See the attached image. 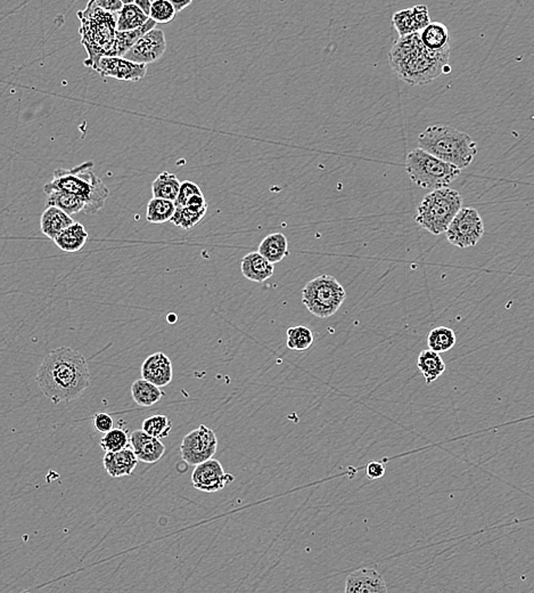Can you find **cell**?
<instances>
[{"label":"cell","mask_w":534,"mask_h":593,"mask_svg":"<svg viewBox=\"0 0 534 593\" xmlns=\"http://www.w3.org/2000/svg\"><path fill=\"white\" fill-rule=\"evenodd\" d=\"M36 380L43 395L57 405L81 396L89 387L90 371L82 354L59 347L45 356Z\"/></svg>","instance_id":"6da1fadb"},{"label":"cell","mask_w":534,"mask_h":593,"mask_svg":"<svg viewBox=\"0 0 534 593\" xmlns=\"http://www.w3.org/2000/svg\"><path fill=\"white\" fill-rule=\"evenodd\" d=\"M450 55L428 52L419 39V34L399 37L391 50V68L396 77L412 86H421L435 81L449 64Z\"/></svg>","instance_id":"7a4b0ae2"},{"label":"cell","mask_w":534,"mask_h":593,"mask_svg":"<svg viewBox=\"0 0 534 593\" xmlns=\"http://www.w3.org/2000/svg\"><path fill=\"white\" fill-rule=\"evenodd\" d=\"M59 190L79 197L85 202L83 211L95 215L105 207L110 191L94 172V162L87 161L72 169H56L52 181L43 186V191Z\"/></svg>","instance_id":"3957f363"},{"label":"cell","mask_w":534,"mask_h":593,"mask_svg":"<svg viewBox=\"0 0 534 593\" xmlns=\"http://www.w3.org/2000/svg\"><path fill=\"white\" fill-rule=\"evenodd\" d=\"M419 148L440 160L465 169L479 152L477 145L466 132L450 126L427 127L418 136Z\"/></svg>","instance_id":"277c9868"},{"label":"cell","mask_w":534,"mask_h":593,"mask_svg":"<svg viewBox=\"0 0 534 593\" xmlns=\"http://www.w3.org/2000/svg\"><path fill=\"white\" fill-rule=\"evenodd\" d=\"M117 14L101 10L95 0H89L86 8L78 12L81 43L88 55L83 64L92 70L101 56L110 54L117 32Z\"/></svg>","instance_id":"5b68a950"},{"label":"cell","mask_w":534,"mask_h":593,"mask_svg":"<svg viewBox=\"0 0 534 593\" xmlns=\"http://www.w3.org/2000/svg\"><path fill=\"white\" fill-rule=\"evenodd\" d=\"M463 208V197L452 188L433 190L424 197L414 221L433 235L445 233L454 216Z\"/></svg>","instance_id":"8992f818"},{"label":"cell","mask_w":534,"mask_h":593,"mask_svg":"<svg viewBox=\"0 0 534 593\" xmlns=\"http://www.w3.org/2000/svg\"><path fill=\"white\" fill-rule=\"evenodd\" d=\"M409 179L419 188L438 190L448 188L461 175V169L440 160L421 148H414L405 158Z\"/></svg>","instance_id":"52a82bcc"},{"label":"cell","mask_w":534,"mask_h":593,"mask_svg":"<svg viewBox=\"0 0 534 593\" xmlns=\"http://www.w3.org/2000/svg\"><path fill=\"white\" fill-rule=\"evenodd\" d=\"M347 298L341 283L331 275H319L302 290V302L315 316L327 319L340 309Z\"/></svg>","instance_id":"ba28073f"},{"label":"cell","mask_w":534,"mask_h":593,"mask_svg":"<svg viewBox=\"0 0 534 593\" xmlns=\"http://www.w3.org/2000/svg\"><path fill=\"white\" fill-rule=\"evenodd\" d=\"M445 233L452 246L461 249L473 248L484 235L482 217L474 208H461Z\"/></svg>","instance_id":"9c48e42d"},{"label":"cell","mask_w":534,"mask_h":593,"mask_svg":"<svg viewBox=\"0 0 534 593\" xmlns=\"http://www.w3.org/2000/svg\"><path fill=\"white\" fill-rule=\"evenodd\" d=\"M218 449V438L215 431L201 424L200 427L188 433L180 445L182 458L188 466H197L212 459Z\"/></svg>","instance_id":"30bf717a"},{"label":"cell","mask_w":534,"mask_h":593,"mask_svg":"<svg viewBox=\"0 0 534 593\" xmlns=\"http://www.w3.org/2000/svg\"><path fill=\"white\" fill-rule=\"evenodd\" d=\"M233 480L235 477L226 473L222 464L215 459L197 464L192 473V484L197 491L203 493L219 492Z\"/></svg>","instance_id":"8fae6325"},{"label":"cell","mask_w":534,"mask_h":593,"mask_svg":"<svg viewBox=\"0 0 534 593\" xmlns=\"http://www.w3.org/2000/svg\"><path fill=\"white\" fill-rule=\"evenodd\" d=\"M166 50V34L160 29L153 28L143 34L123 57L138 64L147 65L160 60Z\"/></svg>","instance_id":"7c38bea8"},{"label":"cell","mask_w":534,"mask_h":593,"mask_svg":"<svg viewBox=\"0 0 534 593\" xmlns=\"http://www.w3.org/2000/svg\"><path fill=\"white\" fill-rule=\"evenodd\" d=\"M95 71L99 72L101 77L135 83L145 77L147 65L138 64L117 56H101L97 62Z\"/></svg>","instance_id":"4fadbf2b"},{"label":"cell","mask_w":534,"mask_h":593,"mask_svg":"<svg viewBox=\"0 0 534 593\" xmlns=\"http://www.w3.org/2000/svg\"><path fill=\"white\" fill-rule=\"evenodd\" d=\"M345 593H385L387 583L377 571L373 568H360L351 573L345 581Z\"/></svg>","instance_id":"5bb4252c"},{"label":"cell","mask_w":534,"mask_h":593,"mask_svg":"<svg viewBox=\"0 0 534 593\" xmlns=\"http://www.w3.org/2000/svg\"><path fill=\"white\" fill-rule=\"evenodd\" d=\"M141 377L157 387H166L173 378V368L169 357L160 351L152 354L141 365Z\"/></svg>","instance_id":"9a60e30c"},{"label":"cell","mask_w":534,"mask_h":593,"mask_svg":"<svg viewBox=\"0 0 534 593\" xmlns=\"http://www.w3.org/2000/svg\"><path fill=\"white\" fill-rule=\"evenodd\" d=\"M129 442L137 460L144 463H155L166 454V446L161 440L150 436L144 431H134Z\"/></svg>","instance_id":"2e32d148"},{"label":"cell","mask_w":534,"mask_h":593,"mask_svg":"<svg viewBox=\"0 0 534 593\" xmlns=\"http://www.w3.org/2000/svg\"><path fill=\"white\" fill-rule=\"evenodd\" d=\"M418 34L428 52L439 55H450V36L447 25L441 22H431Z\"/></svg>","instance_id":"e0dca14e"},{"label":"cell","mask_w":534,"mask_h":593,"mask_svg":"<svg viewBox=\"0 0 534 593\" xmlns=\"http://www.w3.org/2000/svg\"><path fill=\"white\" fill-rule=\"evenodd\" d=\"M105 470L112 478L131 476L135 471L138 460L131 449H120L115 452H106L103 458Z\"/></svg>","instance_id":"ac0fdd59"},{"label":"cell","mask_w":534,"mask_h":593,"mask_svg":"<svg viewBox=\"0 0 534 593\" xmlns=\"http://www.w3.org/2000/svg\"><path fill=\"white\" fill-rule=\"evenodd\" d=\"M240 271L247 280L255 283H262L273 277L275 266L258 251L250 252L243 257L240 262Z\"/></svg>","instance_id":"d6986e66"},{"label":"cell","mask_w":534,"mask_h":593,"mask_svg":"<svg viewBox=\"0 0 534 593\" xmlns=\"http://www.w3.org/2000/svg\"><path fill=\"white\" fill-rule=\"evenodd\" d=\"M72 216L65 214L56 207H47L41 218V228L43 235L54 241L63 230L73 224Z\"/></svg>","instance_id":"ffe728a7"},{"label":"cell","mask_w":534,"mask_h":593,"mask_svg":"<svg viewBox=\"0 0 534 593\" xmlns=\"http://www.w3.org/2000/svg\"><path fill=\"white\" fill-rule=\"evenodd\" d=\"M87 241H88V233L86 228L82 224L75 221L63 230L54 239L56 246H59L62 251L70 252V253L80 251Z\"/></svg>","instance_id":"44dd1931"},{"label":"cell","mask_w":534,"mask_h":593,"mask_svg":"<svg viewBox=\"0 0 534 593\" xmlns=\"http://www.w3.org/2000/svg\"><path fill=\"white\" fill-rule=\"evenodd\" d=\"M258 252L271 264L282 262L289 255L287 237L282 233L269 234L260 243Z\"/></svg>","instance_id":"7402d4cb"},{"label":"cell","mask_w":534,"mask_h":593,"mask_svg":"<svg viewBox=\"0 0 534 593\" xmlns=\"http://www.w3.org/2000/svg\"><path fill=\"white\" fill-rule=\"evenodd\" d=\"M155 22L152 19H148V21L144 25H141L140 28L135 29L130 31H117L115 32V38L114 43L112 45L111 50L108 56H117V57H123L126 54L127 50H130V47L138 41L139 38L143 34H146L147 31L155 28Z\"/></svg>","instance_id":"603a6c76"},{"label":"cell","mask_w":534,"mask_h":593,"mask_svg":"<svg viewBox=\"0 0 534 593\" xmlns=\"http://www.w3.org/2000/svg\"><path fill=\"white\" fill-rule=\"evenodd\" d=\"M417 368L425 378V382L431 384L436 382L445 373V363L439 353L426 349L418 356Z\"/></svg>","instance_id":"cb8c5ba5"},{"label":"cell","mask_w":534,"mask_h":593,"mask_svg":"<svg viewBox=\"0 0 534 593\" xmlns=\"http://www.w3.org/2000/svg\"><path fill=\"white\" fill-rule=\"evenodd\" d=\"M131 396L139 406L150 407L160 402L161 398L164 396V393L152 382L138 379L131 386Z\"/></svg>","instance_id":"d4e9b609"},{"label":"cell","mask_w":534,"mask_h":593,"mask_svg":"<svg viewBox=\"0 0 534 593\" xmlns=\"http://www.w3.org/2000/svg\"><path fill=\"white\" fill-rule=\"evenodd\" d=\"M45 193L47 194V206L56 207L68 215H75L85 210V202L73 194L59 190H50Z\"/></svg>","instance_id":"484cf974"},{"label":"cell","mask_w":534,"mask_h":593,"mask_svg":"<svg viewBox=\"0 0 534 593\" xmlns=\"http://www.w3.org/2000/svg\"><path fill=\"white\" fill-rule=\"evenodd\" d=\"M180 183L182 181H179L178 177L171 172H161L152 184L153 197L175 201V199L178 197Z\"/></svg>","instance_id":"4316f807"},{"label":"cell","mask_w":534,"mask_h":593,"mask_svg":"<svg viewBox=\"0 0 534 593\" xmlns=\"http://www.w3.org/2000/svg\"><path fill=\"white\" fill-rule=\"evenodd\" d=\"M150 19L135 4L123 5L122 10L117 14V30L130 31L140 28Z\"/></svg>","instance_id":"83f0119b"},{"label":"cell","mask_w":534,"mask_h":593,"mask_svg":"<svg viewBox=\"0 0 534 593\" xmlns=\"http://www.w3.org/2000/svg\"><path fill=\"white\" fill-rule=\"evenodd\" d=\"M175 201L166 200L153 197L147 204L146 211V219L152 224H164L166 221H171L175 215Z\"/></svg>","instance_id":"f1b7e54d"},{"label":"cell","mask_w":534,"mask_h":593,"mask_svg":"<svg viewBox=\"0 0 534 593\" xmlns=\"http://www.w3.org/2000/svg\"><path fill=\"white\" fill-rule=\"evenodd\" d=\"M457 342L454 330L447 326H438L427 335V344L431 351L445 353L454 347Z\"/></svg>","instance_id":"f546056e"},{"label":"cell","mask_w":534,"mask_h":593,"mask_svg":"<svg viewBox=\"0 0 534 593\" xmlns=\"http://www.w3.org/2000/svg\"><path fill=\"white\" fill-rule=\"evenodd\" d=\"M287 347L291 351H304L313 344V333L309 328L304 326H291L286 332Z\"/></svg>","instance_id":"4dcf8cb0"},{"label":"cell","mask_w":534,"mask_h":593,"mask_svg":"<svg viewBox=\"0 0 534 593\" xmlns=\"http://www.w3.org/2000/svg\"><path fill=\"white\" fill-rule=\"evenodd\" d=\"M141 431L148 433L150 436L155 437L157 440H162L169 436L172 431V422L166 415H152L150 418L145 419L141 426Z\"/></svg>","instance_id":"1f68e13d"},{"label":"cell","mask_w":534,"mask_h":593,"mask_svg":"<svg viewBox=\"0 0 534 593\" xmlns=\"http://www.w3.org/2000/svg\"><path fill=\"white\" fill-rule=\"evenodd\" d=\"M208 209L203 210H192L186 207H175V215L171 218V223L178 228H184V230H192L195 228L206 215Z\"/></svg>","instance_id":"d6a6232c"},{"label":"cell","mask_w":534,"mask_h":593,"mask_svg":"<svg viewBox=\"0 0 534 593\" xmlns=\"http://www.w3.org/2000/svg\"><path fill=\"white\" fill-rule=\"evenodd\" d=\"M129 446V436L124 429L113 428L105 433L101 440V447L105 452H115Z\"/></svg>","instance_id":"836d02e7"},{"label":"cell","mask_w":534,"mask_h":593,"mask_svg":"<svg viewBox=\"0 0 534 593\" xmlns=\"http://www.w3.org/2000/svg\"><path fill=\"white\" fill-rule=\"evenodd\" d=\"M394 28L399 37H405L409 34H418L417 25L412 16V8H405L394 13L392 18Z\"/></svg>","instance_id":"e575fe53"},{"label":"cell","mask_w":534,"mask_h":593,"mask_svg":"<svg viewBox=\"0 0 534 593\" xmlns=\"http://www.w3.org/2000/svg\"><path fill=\"white\" fill-rule=\"evenodd\" d=\"M175 14H177V12L170 4L169 0H155L152 3L148 16L155 23L166 25V23H169L175 19Z\"/></svg>","instance_id":"d590c367"},{"label":"cell","mask_w":534,"mask_h":593,"mask_svg":"<svg viewBox=\"0 0 534 593\" xmlns=\"http://www.w3.org/2000/svg\"><path fill=\"white\" fill-rule=\"evenodd\" d=\"M203 193L199 185L195 184L193 181H185L180 183V188H179L178 197L175 199V207H184L185 203L187 202L188 199H191L195 194Z\"/></svg>","instance_id":"8d00e7d4"},{"label":"cell","mask_w":534,"mask_h":593,"mask_svg":"<svg viewBox=\"0 0 534 593\" xmlns=\"http://www.w3.org/2000/svg\"><path fill=\"white\" fill-rule=\"evenodd\" d=\"M412 16H414V22L417 25L418 32L426 28L427 25L431 23L430 13L428 8L425 5H417V6L412 7Z\"/></svg>","instance_id":"74e56055"},{"label":"cell","mask_w":534,"mask_h":593,"mask_svg":"<svg viewBox=\"0 0 534 593\" xmlns=\"http://www.w3.org/2000/svg\"><path fill=\"white\" fill-rule=\"evenodd\" d=\"M92 424L99 433H105L113 429V418L108 413L99 412L94 415Z\"/></svg>","instance_id":"f35d334b"},{"label":"cell","mask_w":534,"mask_h":593,"mask_svg":"<svg viewBox=\"0 0 534 593\" xmlns=\"http://www.w3.org/2000/svg\"><path fill=\"white\" fill-rule=\"evenodd\" d=\"M385 475V466L382 462H369L366 467V476L370 480H380Z\"/></svg>","instance_id":"ab89813d"},{"label":"cell","mask_w":534,"mask_h":593,"mask_svg":"<svg viewBox=\"0 0 534 593\" xmlns=\"http://www.w3.org/2000/svg\"><path fill=\"white\" fill-rule=\"evenodd\" d=\"M95 1L97 6L108 13L117 14L122 10L123 4L121 3V0H95Z\"/></svg>","instance_id":"60d3db41"},{"label":"cell","mask_w":534,"mask_h":593,"mask_svg":"<svg viewBox=\"0 0 534 593\" xmlns=\"http://www.w3.org/2000/svg\"><path fill=\"white\" fill-rule=\"evenodd\" d=\"M169 1L177 13L182 12L193 3V0H169Z\"/></svg>","instance_id":"b9f144b4"},{"label":"cell","mask_w":534,"mask_h":593,"mask_svg":"<svg viewBox=\"0 0 534 593\" xmlns=\"http://www.w3.org/2000/svg\"><path fill=\"white\" fill-rule=\"evenodd\" d=\"M136 6H138L143 12L148 15L150 14V10H151L152 3L150 0H135Z\"/></svg>","instance_id":"7bdbcfd3"},{"label":"cell","mask_w":534,"mask_h":593,"mask_svg":"<svg viewBox=\"0 0 534 593\" xmlns=\"http://www.w3.org/2000/svg\"><path fill=\"white\" fill-rule=\"evenodd\" d=\"M121 3L123 5H131V4H135V0H121Z\"/></svg>","instance_id":"ee69618b"},{"label":"cell","mask_w":534,"mask_h":593,"mask_svg":"<svg viewBox=\"0 0 534 593\" xmlns=\"http://www.w3.org/2000/svg\"><path fill=\"white\" fill-rule=\"evenodd\" d=\"M150 1H151V3H153V1H155V0H150Z\"/></svg>","instance_id":"f6af8a7d"}]
</instances>
